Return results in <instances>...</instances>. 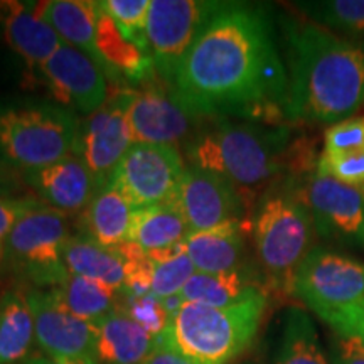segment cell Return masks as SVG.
I'll use <instances>...</instances> for the list:
<instances>
[{
  "instance_id": "cell-1",
  "label": "cell",
  "mask_w": 364,
  "mask_h": 364,
  "mask_svg": "<svg viewBox=\"0 0 364 364\" xmlns=\"http://www.w3.org/2000/svg\"><path fill=\"white\" fill-rule=\"evenodd\" d=\"M172 93L194 118H285L289 73L262 9L226 4L182 59Z\"/></svg>"
},
{
  "instance_id": "cell-2",
  "label": "cell",
  "mask_w": 364,
  "mask_h": 364,
  "mask_svg": "<svg viewBox=\"0 0 364 364\" xmlns=\"http://www.w3.org/2000/svg\"><path fill=\"white\" fill-rule=\"evenodd\" d=\"M285 118L334 125L364 107V48L312 21H289Z\"/></svg>"
},
{
  "instance_id": "cell-3",
  "label": "cell",
  "mask_w": 364,
  "mask_h": 364,
  "mask_svg": "<svg viewBox=\"0 0 364 364\" xmlns=\"http://www.w3.org/2000/svg\"><path fill=\"white\" fill-rule=\"evenodd\" d=\"M290 147L285 127L220 120L186 145L189 166L215 172L236 188H253L284 171Z\"/></svg>"
},
{
  "instance_id": "cell-4",
  "label": "cell",
  "mask_w": 364,
  "mask_h": 364,
  "mask_svg": "<svg viewBox=\"0 0 364 364\" xmlns=\"http://www.w3.org/2000/svg\"><path fill=\"white\" fill-rule=\"evenodd\" d=\"M267 306V294L231 307L186 302L157 339L191 364H230L253 343Z\"/></svg>"
},
{
  "instance_id": "cell-5",
  "label": "cell",
  "mask_w": 364,
  "mask_h": 364,
  "mask_svg": "<svg viewBox=\"0 0 364 364\" xmlns=\"http://www.w3.org/2000/svg\"><path fill=\"white\" fill-rule=\"evenodd\" d=\"M252 235L267 284L277 292L292 295L295 275L316 238L297 181L275 186L265 194L255 213Z\"/></svg>"
},
{
  "instance_id": "cell-6",
  "label": "cell",
  "mask_w": 364,
  "mask_h": 364,
  "mask_svg": "<svg viewBox=\"0 0 364 364\" xmlns=\"http://www.w3.org/2000/svg\"><path fill=\"white\" fill-rule=\"evenodd\" d=\"M78 139V120L61 105H0V161L21 174L76 154Z\"/></svg>"
},
{
  "instance_id": "cell-7",
  "label": "cell",
  "mask_w": 364,
  "mask_h": 364,
  "mask_svg": "<svg viewBox=\"0 0 364 364\" xmlns=\"http://www.w3.org/2000/svg\"><path fill=\"white\" fill-rule=\"evenodd\" d=\"M70 236L65 213L41 203L22 216L9 235L6 263L36 289H54L70 275L63 260Z\"/></svg>"
},
{
  "instance_id": "cell-8",
  "label": "cell",
  "mask_w": 364,
  "mask_h": 364,
  "mask_svg": "<svg viewBox=\"0 0 364 364\" xmlns=\"http://www.w3.org/2000/svg\"><path fill=\"white\" fill-rule=\"evenodd\" d=\"M297 184L318 238L343 248H364L363 189L338 181L317 162Z\"/></svg>"
},
{
  "instance_id": "cell-9",
  "label": "cell",
  "mask_w": 364,
  "mask_h": 364,
  "mask_svg": "<svg viewBox=\"0 0 364 364\" xmlns=\"http://www.w3.org/2000/svg\"><path fill=\"white\" fill-rule=\"evenodd\" d=\"M221 4L201 0H150L145 36L154 70L162 80L172 85L182 59Z\"/></svg>"
},
{
  "instance_id": "cell-10",
  "label": "cell",
  "mask_w": 364,
  "mask_h": 364,
  "mask_svg": "<svg viewBox=\"0 0 364 364\" xmlns=\"http://www.w3.org/2000/svg\"><path fill=\"white\" fill-rule=\"evenodd\" d=\"M292 295L324 317L364 300V265L348 255L314 247L295 275Z\"/></svg>"
},
{
  "instance_id": "cell-11",
  "label": "cell",
  "mask_w": 364,
  "mask_h": 364,
  "mask_svg": "<svg viewBox=\"0 0 364 364\" xmlns=\"http://www.w3.org/2000/svg\"><path fill=\"white\" fill-rule=\"evenodd\" d=\"M184 169L174 145L134 144L108 184L120 191L135 209H144L169 201Z\"/></svg>"
},
{
  "instance_id": "cell-12",
  "label": "cell",
  "mask_w": 364,
  "mask_h": 364,
  "mask_svg": "<svg viewBox=\"0 0 364 364\" xmlns=\"http://www.w3.org/2000/svg\"><path fill=\"white\" fill-rule=\"evenodd\" d=\"M36 343L46 356L68 364H100L97 327L59 306L48 289L27 290Z\"/></svg>"
},
{
  "instance_id": "cell-13",
  "label": "cell",
  "mask_w": 364,
  "mask_h": 364,
  "mask_svg": "<svg viewBox=\"0 0 364 364\" xmlns=\"http://www.w3.org/2000/svg\"><path fill=\"white\" fill-rule=\"evenodd\" d=\"M130 90H118L100 110L80 125L76 154L97 181L98 189L108 184L113 171L134 145L129 124Z\"/></svg>"
},
{
  "instance_id": "cell-14",
  "label": "cell",
  "mask_w": 364,
  "mask_h": 364,
  "mask_svg": "<svg viewBox=\"0 0 364 364\" xmlns=\"http://www.w3.org/2000/svg\"><path fill=\"white\" fill-rule=\"evenodd\" d=\"M167 203L181 213L191 231L243 221L245 215L243 198L235 184L194 166L186 167Z\"/></svg>"
},
{
  "instance_id": "cell-15",
  "label": "cell",
  "mask_w": 364,
  "mask_h": 364,
  "mask_svg": "<svg viewBox=\"0 0 364 364\" xmlns=\"http://www.w3.org/2000/svg\"><path fill=\"white\" fill-rule=\"evenodd\" d=\"M39 73L56 100L81 113L91 115L110 97L102 66L66 43L44 63Z\"/></svg>"
},
{
  "instance_id": "cell-16",
  "label": "cell",
  "mask_w": 364,
  "mask_h": 364,
  "mask_svg": "<svg viewBox=\"0 0 364 364\" xmlns=\"http://www.w3.org/2000/svg\"><path fill=\"white\" fill-rule=\"evenodd\" d=\"M194 117L182 107L174 93L161 88L130 90L129 124L132 142L174 145L189 135Z\"/></svg>"
},
{
  "instance_id": "cell-17",
  "label": "cell",
  "mask_w": 364,
  "mask_h": 364,
  "mask_svg": "<svg viewBox=\"0 0 364 364\" xmlns=\"http://www.w3.org/2000/svg\"><path fill=\"white\" fill-rule=\"evenodd\" d=\"M46 206L65 213H78L88 206L98 184L78 154H71L61 161L36 171L21 174Z\"/></svg>"
},
{
  "instance_id": "cell-18",
  "label": "cell",
  "mask_w": 364,
  "mask_h": 364,
  "mask_svg": "<svg viewBox=\"0 0 364 364\" xmlns=\"http://www.w3.org/2000/svg\"><path fill=\"white\" fill-rule=\"evenodd\" d=\"M0 27L9 48L38 71L65 44L56 31L38 16L36 4L19 0L0 2Z\"/></svg>"
},
{
  "instance_id": "cell-19",
  "label": "cell",
  "mask_w": 364,
  "mask_h": 364,
  "mask_svg": "<svg viewBox=\"0 0 364 364\" xmlns=\"http://www.w3.org/2000/svg\"><path fill=\"white\" fill-rule=\"evenodd\" d=\"M184 248L196 272L226 273L250 268L247 265L245 221H231L203 231H189Z\"/></svg>"
},
{
  "instance_id": "cell-20",
  "label": "cell",
  "mask_w": 364,
  "mask_h": 364,
  "mask_svg": "<svg viewBox=\"0 0 364 364\" xmlns=\"http://www.w3.org/2000/svg\"><path fill=\"white\" fill-rule=\"evenodd\" d=\"M97 53L107 78L117 81L125 78L140 83L154 75L150 54L129 41L115 24V21L97 2Z\"/></svg>"
},
{
  "instance_id": "cell-21",
  "label": "cell",
  "mask_w": 364,
  "mask_h": 364,
  "mask_svg": "<svg viewBox=\"0 0 364 364\" xmlns=\"http://www.w3.org/2000/svg\"><path fill=\"white\" fill-rule=\"evenodd\" d=\"M63 260L71 275L88 279L117 295L124 292L127 268L118 248L103 247L86 235L70 236L63 248Z\"/></svg>"
},
{
  "instance_id": "cell-22",
  "label": "cell",
  "mask_w": 364,
  "mask_h": 364,
  "mask_svg": "<svg viewBox=\"0 0 364 364\" xmlns=\"http://www.w3.org/2000/svg\"><path fill=\"white\" fill-rule=\"evenodd\" d=\"M95 327L100 364H144L157 344L118 306Z\"/></svg>"
},
{
  "instance_id": "cell-23",
  "label": "cell",
  "mask_w": 364,
  "mask_h": 364,
  "mask_svg": "<svg viewBox=\"0 0 364 364\" xmlns=\"http://www.w3.org/2000/svg\"><path fill=\"white\" fill-rule=\"evenodd\" d=\"M262 294L267 290L252 268L226 273L196 272L181 292L186 302L208 307H231Z\"/></svg>"
},
{
  "instance_id": "cell-24",
  "label": "cell",
  "mask_w": 364,
  "mask_h": 364,
  "mask_svg": "<svg viewBox=\"0 0 364 364\" xmlns=\"http://www.w3.org/2000/svg\"><path fill=\"white\" fill-rule=\"evenodd\" d=\"M36 12L56 31L59 38L100 63L95 34H97V2L88 0H48L36 4ZM103 70V68H102Z\"/></svg>"
},
{
  "instance_id": "cell-25",
  "label": "cell",
  "mask_w": 364,
  "mask_h": 364,
  "mask_svg": "<svg viewBox=\"0 0 364 364\" xmlns=\"http://www.w3.org/2000/svg\"><path fill=\"white\" fill-rule=\"evenodd\" d=\"M135 208L120 191L107 184L95 193L88 206L83 209V225L86 236L103 247L117 248L129 241Z\"/></svg>"
},
{
  "instance_id": "cell-26",
  "label": "cell",
  "mask_w": 364,
  "mask_h": 364,
  "mask_svg": "<svg viewBox=\"0 0 364 364\" xmlns=\"http://www.w3.org/2000/svg\"><path fill=\"white\" fill-rule=\"evenodd\" d=\"M36 341L34 317L27 294L7 290L0 297V364H22Z\"/></svg>"
},
{
  "instance_id": "cell-27",
  "label": "cell",
  "mask_w": 364,
  "mask_h": 364,
  "mask_svg": "<svg viewBox=\"0 0 364 364\" xmlns=\"http://www.w3.org/2000/svg\"><path fill=\"white\" fill-rule=\"evenodd\" d=\"M189 231L181 213L171 203H164L135 209L129 241L145 253H156L182 243Z\"/></svg>"
},
{
  "instance_id": "cell-28",
  "label": "cell",
  "mask_w": 364,
  "mask_h": 364,
  "mask_svg": "<svg viewBox=\"0 0 364 364\" xmlns=\"http://www.w3.org/2000/svg\"><path fill=\"white\" fill-rule=\"evenodd\" d=\"M59 306L81 321L97 326L118 306V295L78 275H68L54 289H48Z\"/></svg>"
},
{
  "instance_id": "cell-29",
  "label": "cell",
  "mask_w": 364,
  "mask_h": 364,
  "mask_svg": "<svg viewBox=\"0 0 364 364\" xmlns=\"http://www.w3.org/2000/svg\"><path fill=\"white\" fill-rule=\"evenodd\" d=\"M275 364H331L321 348L316 324L304 309L287 311Z\"/></svg>"
},
{
  "instance_id": "cell-30",
  "label": "cell",
  "mask_w": 364,
  "mask_h": 364,
  "mask_svg": "<svg viewBox=\"0 0 364 364\" xmlns=\"http://www.w3.org/2000/svg\"><path fill=\"white\" fill-rule=\"evenodd\" d=\"M312 22L346 39H364V0H322L299 4Z\"/></svg>"
},
{
  "instance_id": "cell-31",
  "label": "cell",
  "mask_w": 364,
  "mask_h": 364,
  "mask_svg": "<svg viewBox=\"0 0 364 364\" xmlns=\"http://www.w3.org/2000/svg\"><path fill=\"white\" fill-rule=\"evenodd\" d=\"M149 257L152 260V294L161 299L181 294L196 273L184 241L162 252L149 253Z\"/></svg>"
},
{
  "instance_id": "cell-32",
  "label": "cell",
  "mask_w": 364,
  "mask_h": 364,
  "mask_svg": "<svg viewBox=\"0 0 364 364\" xmlns=\"http://www.w3.org/2000/svg\"><path fill=\"white\" fill-rule=\"evenodd\" d=\"M98 6L115 21L127 39L132 41L136 48L149 53L145 31H147L150 0H105L98 2Z\"/></svg>"
},
{
  "instance_id": "cell-33",
  "label": "cell",
  "mask_w": 364,
  "mask_h": 364,
  "mask_svg": "<svg viewBox=\"0 0 364 364\" xmlns=\"http://www.w3.org/2000/svg\"><path fill=\"white\" fill-rule=\"evenodd\" d=\"M359 152H364V115L346 118L324 132L321 157L338 159Z\"/></svg>"
},
{
  "instance_id": "cell-34",
  "label": "cell",
  "mask_w": 364,
  "mask_h": 364,
  "mask_svg": "<svg viewBox=\"0 0 364 364\" xmlns=\"http://www.w3.org/2000/svg\"><path fill=\"white\" fill-rule=\"evenodd\" d=\"M118 307L154 338H159L166 331L167 322H169V316L164 311L162 299L152 292L136 295V297L120 295Z\"/></svg>"
},
{
  "instance_id": "cell-35",
  "label": "cell",
  "mask_w": 364,
  "mask_h": 364,
  "mask_svg": "<svg viewBox=\"0 0 364 364\" xmlns=\"http://www.w3.org/2000/svg\"><path fill=\"white\" fill-rule=\"evenodd\" d=\"M317 166L344 184L364 191V152L338 159H324L318 156Z\"/></svg>"
},
{
  "instance_id": "cell-36",
  "label": "cell",
  "mask_w": 364,
  "mask_h": 364,
  "mask_svg": "<svg viewBox=\"0 0 364 364\" xmlns=\"http://www.w3.org/2000/svg\"><path fill=\"white\" fill-rule=\"evenodd\" d=\"M322 321L329 324L336 334L351 336L364 344V300L326 314Z\"/></svg>"
},
{
  "instance_id": "cell-37",
  "label": "cell",
  "mask_w": 364,
  "mask_h": 364,
  "mask_svg": "<svg viewBox=\"0 0 364 364\" xmlns=\"http://www.w3.org/2000/svg\"><path fill=\"white\" fill-rule=\"evenodd\" d=\"M39 204L33 198H0V253L6 255V241L17 221Z\"/></svg>"
},
{
  "instance_id": "cell-38",
  "label": "cell",
  "mask_w": 364,
  "mask_h": 364,
  "mask_svg": "<svg viewBox=\"0 0 364 364\" xmlns=\"http://www.w3.org/2000/svg\"><path fill=\"white\" fill-rule=\"evenodd\" d=\"M331 364H364V344L351 336H332L329 341Z\"/></svg>"
},
{
  "instance_id": "cell-39",
  "label": "cell",
  "mask_w": 364,
  "mask_h": 364,
  "mask_svg": "<svg viewBox=\"0 0 364 364\" xmlns=\"http://www.w3.org/2000/svg\"><path fill=\"white\" fill-rule=\"evenodd\" d=\"M22 177L16 174V171L11 169L7 164L0 161V198H17L21 193Z\"/></svg>"
},
{
  "instance_id": "cell-40",
  "label": "cell",
  "mask_w": 364,
  "mask_h": 364,
  "mask_svg": "<svg viewBox=\"0 0 364 364\" xmlns=\"http://www.w3.org/2000/svg\"><path fill=\"white\" fill-rule=\"evenodd\" d=\"M144 364H191L188 359H184L181 354H177L174 349H171L169 346L162 344L161 341L157 339L156 348L150 353L147 361Z\"/></svg>"
},
{
  "instance_id": "cell-41",
  "label": "cell",
  "mask_w": 364,
  "mask_h": 364,
  "mask_svg": "<svg viewBox=\"0 0 364 364\" xmlns=\"http://www.w3.org/2000/svg\"><path fill=\"white\" fill-rule=\"evenodd\" d=\"M22 364H68V363L58 361V359L46 356V354H38V356H29Z\"/></svg>"
},
{
  "instance_id": "cell-42",
  "label": "cell",
  "mask_w": 364,
  "mask_h": 364,
  "mask_svg": "<svg viewBox=\"0 0 364 364\" xmlns=\"http://www.w3.org/2000/svg\"><path fill=\"white\" fill-rule=\"evenodd\" d=\"M6 263V255L0 253V270H2V265Z\"/></svg>"
}]
</instances>
